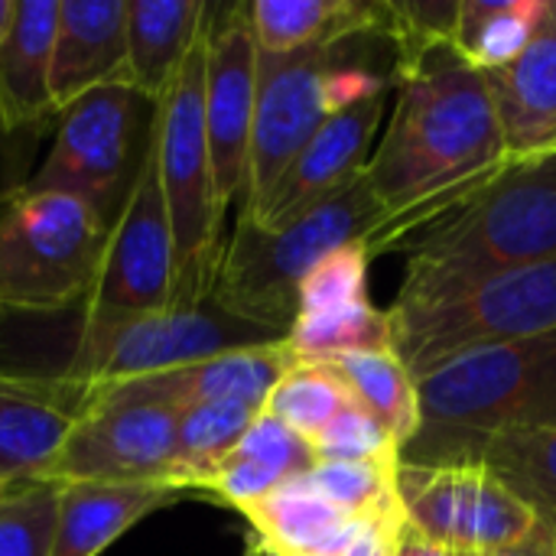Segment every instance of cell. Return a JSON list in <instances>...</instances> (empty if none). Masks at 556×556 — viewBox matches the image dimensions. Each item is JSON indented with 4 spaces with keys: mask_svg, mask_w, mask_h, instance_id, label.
<instances>
[{
    "mask_svg": "<svg viewBox=\"0 0 556 556\" xmlns=\"http://www.w3.org/2000/svg\"><path fill=\"white\" fill-rule=\"evenodd\" d=\"M508 160L485 75L450 49L430 55L397 81L391 124L365 169L388 215L371 254L394 251L410 231L463 205Z\"/></svg>",
    "mask_w": 556,
    "mask_h": 556,
    "instance_id": "6da1fadb",
    "label": "cell"
},
{
    "mask_svg": "<svg viewBox=\"0 0 556 556\" xmlns=\"http://www.w3.org/2000/svg\"><path fill=\"white\" fill-rule=\"evenodd\" d=\"M420 430L401 463H476L482 446L556 424V329L456 355L417 378Z\"/></svg>",
    "mask_w": 556,
    "mask_h": 556,
    "instance_id": "7a4b0ae2",
    "label": "cell"
},
{
    "mask_svg": "<svg viewBox=\"0 0 556 556\" xmlns=\"http://www.w3.org/2000/svg\"><path fill=\"white\" fill-rule=\"evenodd\" d=\"M404 283H456L556 257V153L508 160L479 192L410 231Z\"/></svg>",
    "mask_w": 556,
    "mask_h": 556,
    "instance_id": "3957f363",
    "label": "cell"
},
{
    "mask_svg": "<svg viewBox=\"0 0 556 556\" xmlns=\"http://www.w3.org/2000/svg\"><path fill=\"white\" fill-rule=\"evenodd\" d=\"M391 345L414 381L437 365L556 329V257L456 283H401Z\"/></svg>",
    "mask_w": 556,
    "mask_h": 556,
    "instance_id": "277c9868",
    "label": "cell"
},
{
    "mask_svg": "<svg viewBox=\"0 0 556 556\" xmlns=\"http://www.w3.org/2000/svg\"><path fill=\"white\" fill-rule=\"evenodd\" d=\"M384 225L388 215L365 173L339 195L280 231H261L238 218L215 270L212 300L244 323H254L274 336H287L296 319L303 277L329 251L349 241H368L371 248Z\"/></svg>",
    "mask_w": 556,
    "mask_h": 556,
    "instance_id": "5b68a950",
    "label": "cell"
},
{
    "mask_svg": "<svg viewBox=\"0 0 556 556\" xmlns=\"http://www.w3.org/2000/svg\"><path fill=\"white\" fill-rule=\"evenodd\" d=\"M212 16L156 108L153 150L166 218L173 231L176 303H199L212 296L215 270L225 251V212L218 208L215 199V176L205 134V55Z\"/></svg>",
    "mask_w": 556,
    "mask_h": 556,
    "instance_id": "8992f818",
    "label": "cell"
},
{
    "mask_svg": "<svg viewBox=\"0 0 556 556\" xmlns=\"http://www.w3.org/2000/svg\"><path fill=\"white\" fill-rule=\"evenodd\" d=\"M108 228L62 192L13 189L0 205V313L59 316L81 309Z\"/></svg>",
    "mask_w": 556,
    "mask_h": 556,
    "instance_id": "52a82bcc",
    "label": "cell"
},
{
    "mask_svg": "<svg viewBox=\"0 0 556 556\" xmlns=\"http://www.w3.org/2000/svg\"><path fill=\"white\" fill-rule=\"evenodd\" d=\"M156 108V101L130 85H111L78 98L59 114L46 163L20 189L72 195L111 231L153 147Z\"/></svg>",
    "mask_w": 556,
    "mask_h": 556,
    "instance_id": "ba28073f",
    "label": "cell"
},
{
    "mask_svg": "<svg viewBox=\"0 0 556 556\" xmlns=\"http://www.w3.org/2000/svg\"><path fill=\"white\" fill-rule=\"evenodd\" d=\"M397 498L410 531L453 556L551 551L547 521L482 463L397 469Z\"/></svg>",
    "mask_w": 556,
    "mask_h": 556,
    "instance_id": "9c48e42d",
    "label": "cell"
},
{
    "mask_svg": "<svg viewBox=\"0 0 556 556\" xmlns=\"http://www.w3.org/2000/svg\"><path fill=\"white\" fill-rule=\"evenodd\" d=\"M274 336L254 323L231 316L212 296L199 303H173L160 313H147L127 323H117L98 336L78 339L75 358L62 368V375L91 384H124L150 375H166L212 355L277 342Z\"/></svg>",
    "mask_w": 556,
    "mask_h": 556,
    "instance_id": "30bf717a",
    "label": "cell"
},
{
    "mask_svg": "<svg viewBox=\"0 0 556 556\" xmlns=\"http://www.w3.org/2000/svg\"><path fill=\"white\" fill-rule=\"evenodd\" d=\"M176 303V254L166 218V202L150 147L137 186L111 225L94 283L81 303L78 339L98 336L117 323L160 313Z\"/></svg>",
    "mask_w": 556,
    "mask_h": 556,
    "instance_id": "8fae6325",
    "label": "cell"
},
{
    "mask_svg": "<svg viewBox=\"0 0 556 556\" xmlns=\"http://www.w3.org/2000/svg\"><path fill=\"white\" fill-rule=\"evenodd\" d=\"M176 463V410L88 384L46 482H163Z\"/></svg>",
    "mask_w": 556,
    "mask_h": 556,
    "instance_id": "7c38bea8",
    "label": "cell"
},
{
    "mask_svg": "<svg viewBox=\"0 0 556 556\" xmlns=\"http://www.w3.org/2000/svg\"><path fill=\"white\" fill-rule=\"evenodd\" d=\"M349 42L316 46L293 55L257 52V108L238 212L254 208L296 160V153L313 140V134L332 117L326 101V72Z\"/></svg>",
    "mask_w": 556,
    "mask_h": 556,
    "instance_id": "4fadbf2b",
    "label": "cell"
},
{
    "mask_svg": "<svg viewBox=\"0 0 556 556\" xmlns=\"http://www.w3.org/2000/svg\"><path fill=\"white\" fill-rule=\"evenodd\" d=\"M257 108V46L244 16V3L215 10L205 55V134L215 176L218 208L244 195L251 127Z\"/></svg>",
    "mask_w": 556,
    "mask_h": 556,
    "instance_id": "5bb4252c",
    "label": "cell"
},
{
    "mask_svg": "<svg viewBox=\"0 0 556 556\" xmlns=\"http://www.w3.org/2000/svg\"><path fill=\"white\" fill-rule=\"evenodd\" d=\"M381 117L384 98L332 114L283 169V176L267 189V195L254 208L238 212V218L261 231H280L316 205L339 195L368 169L371 140Z\"/></svg>",
    "mask_w": 556,
    "mask_h": 556,
    "instance_id": "9a60e30c",
    "label": "cell"
},
{
    "mask_svg": "<svg viewBox=\"0 0 556 556\" xmlns=\"http://www.w3.org/2000/svg\"><path fill=\"white\" fill-rule=\"evenodd\" d=\"M88 407V384L68 375L0 368V479H49L72 427Z\"/></svg>",
    "mask_w": 556,
    "mask_h": 556,
    "instance_id": "2e32d148",
    "label": "cell"
},
{
    "mask_svg": "<svg viewBox=\"0 0 556 556\" xmlns=\"http://www.w3.org/2000/svg\"><path fill=\"white\" fill-rule=\"evenodd\" d=\"M293 365H296L293 352L287 349L283 339H277V342H264V345L231 349V352L212 355L205 362H195V365H186V368H176L166 375L108 384L104 391L153 401L176 414L186 407H195V404H212V401L241 404V407H251L261 414L270 391Z\"/></svg>",
    "mask_w": 556,
    "mask_h": 556,
    "instance_id": "e0dca14e",
    "label": "cell"
},
{
    "mask_svg": "<svg viewBox=\"0 0 556 556\" xmlns=\"http://www.w3.org/2000/svg\"><path fill=\"white\" fill-rule=\"evenodd\" d=\"M111 85H130L127 0H59L52 49L55 117L78 98Z\"/></svg>",
    "mask_w": 556,
    "mask_h": 556,
    "instance_id": "ac0fdd59",
    "label": "cell"
},
{
    "mask_svg": "<svg viewBox=\"0 0 556 556\" xmlns=\"http://www.w3.org/2000/svg\"><path fill=\"white\" fill-rule=\"evenodd\" d=\"M482 75L508 156L528 160L556 153V0H547L528 49L511 65Z\"/></svg>",
    "mask_w": 556,
    "mask_h": 556,
    "instance_id": "d6986e66",
    "label": "cell"
},
{
    "mask_svg": "<svg viewBox=\"0 0 556 556\" xmlns=\"http://www.w3.org/2000/svg\"><path fill=\"white\" fill-rule=\"evenodd\" d=\"M182 498L163 482H59L49 556H101L147 515Z\"/></svg>",
    "mask_w": 556,
    "mask_h": 556,
    "instance_id": "ffe728a7",
    "label": "cell"
},
{
    "mask_svg": "<svg viewBox=\"0 0 556 556\" xmlns=\"http://www.w3.org/2000/svg\"><path fill=\"white\" fill-rule=\"evenodd\" d=\"M241 518L261 556H342L371 518H352L319 495L306 476L283 482Z\"/></svg>",
    "mask_w": 556,
    "mask_h": 556,
    "instance_id": "44dd1931",
    "label": "cell"
},
{
    "mask_svg": "<svg viewBox=\"0 0 556 556\" xmlns=\"http://www.w3.org/2000/svg\"><path fill=\"white\" fill-rule=\"evenodd\" d=\"M59 0H16L0 46V127L20 130L52 117V49Z\"/></svg>",
    "mask_w": 556,
    "mask_h": 556,
    "instance_id": "7402d4cb",
    "label": "cell"
},
{
    "mask_svg": "<svg viewBox=\"0 0 556 556\" xmlns=\"http://www.w3.org/2000/svg\"><path fill=\"white\" fill-rule=\"evenodd\" d=\"M244 16L261 55L378 36V0H251Z\"/></svg>",
    "mask_w": 556,
    "mask_h": 556,
    "instance_id": "603a6c76",
    "label": "cell"
},
{
    "mask_svg": "<svg viewBox=\"0 0 556 556\" xmlns=\"http://www.w3.org/2000/svg\"><path fill=\"white\" fill-rule=\"evenodd\" d=\"M212 10L205 0H127L130 88L160 104Z\"/></svg>",
    "mask_w": 556,
    "mask_h": 556,
    "instance_id": "cb8c5ba5",
    "label": "cell"
},
{
    "mask_svg": "<svg viewBox=\"0 0 556 556\" xmlns=\"http://www.w3.org/2000/svg\"><path fill=\"white\" fill-rule=\"evenodd\" d=\"M326 365L345 381L352 397L394 437L404 453V446L420 430V397L417 381L401 355L394 349L349 352L326 358Z\"/></svg>",
    "mask_w": 556,
    "mask_h": 556,
    "instance_id": "d4e9b609",
    "label": "cell"
},
{
    "mask_svg": "<svg viewBox=\"0 0 556 556\" xmlns=\"http://www.w3.org/2000/svg\"><path fill=\"white\" fill-rule=\"evenodd\" d=\"M547 0H459L453 55L476 72L511 65L531 42Z\"/></svg>",
    "mask_w": 556,
    "mask_h": 556,
    "instance_id": "484cf974",
    "label": "cell"
},
{
    "mask_svg": "<svg viewBox=\"0 0 556 556\" xmlns=\"http://www.w3.org/2000/svg\"><path fill=\"white\" fill-rule=\"evenodd\" d=\"M261 414L241 404H195L176 414V463L166 476V485L186 498L195 485L241 443L248 427Z\"/></svg>",
    "mask_w": 556,
    "mask_h": 556,
    "instance_id": "4316f807",
    "label": "cell"
},
{
    "mask_svg": "<svg viewBox=\"0 0 556 556\" xmlns=\"http://www.w3.org/2000/svg\"><path fill=\"white\" fill-rule=\"evenodd\" d=\"M476 463L492 469L528 505H534L556 538V424L505 433L485 443Z\"/></svg>",
    "mask_w": 556,
    "mask_h": 556,
    "instance_id": "83f0119b",
    "label": "cell"
},
{
    "mask_svg": "<svg viewBox=\"0 0 556 556\" xmlns=\"http://www.w3.org/2000/svg\"><path fill=\"white\" fill-rule=\"evenodd\" d=\"M287 349L296 362H326L349 352H378L391 345V323L388 309H378L371 300L296 316L283 336Z\"/></svg>",
    "mask_w": 556,
    "mask_h": 556,
    "instance_id": "f1b7e54d",
    "label": "cell"
},
{
    "mask_svg": "<svg viewBox=\"0 0 556 556\" xmlns=\"http://www.w3.org/2000/svg\"><path fill=\"white\" fill-rule=\"evenodd\" d=\"M459 0H378V36L394 46V85L437 52H453Z\"/></svg>",
    "mask_w": 556,
    "mask_h": 556,
    "instance_id": "f546056e",
    "label": "cell"
},
{
    "mask_svg": "<svg viewBox=\"0 0 556 556\" xmlns=\"http://www.w3.org/2000/svg\"><path fill=\"white\" fill-rule=\"evenodd\" d=\"M355 397L326 362H296L270 391L261 414L280 420L309 446L332 424V417Z\"/></svg>",
    "mask_w": 556,
    "mask_h": 556,
    "instance_id": "4dcf8cb0",
    "label": "cell"
},
{
    "mask_svg": "<svg viewBox=\"0 0 556 556\" xmlns=\"http://www.w3.org/2000/svg\"><path fill=\"white\" fill-rule=\"evenodd\" d=\"M397 469L401 463H316L306 479L352 518H394L404 515L397 498Z\"/></svg>",
    "mask_w": 556,
    "mask_h": 556,
    "instance_id": "1f68e13d",
    "label": "cell"
},
{
    "mask_svg": "<svg viewBox=\"0 0 556 556\" xmlns=\"http://www.w3.org/2000/svg\"><path fill=\"white\" fill-rule=\"evenodd\" d=\"M59 482L23 479L0 495V556H49Z\"/></svg>",
    "mask_w": 556,
    "mask_h": 556,
    "instance_id": "d6a6232c",
    "label": "cell"
},
{
    "mask_svg": "<svg viewBox=\"0 0 556 556\" xmlns=\"http://www.w3.org/2000/svg\"><path fill=\"white\" fill-rule=\"evenodd\" d=\"M368 264H371L368 241H349V244L329 251L303 277L296 316L326 313V309H339V306L368 300Z\"/></svg>",
    "mask_w": 556,
    "mask_h": 556,
    "instance_id": "836d02e7",
    "label": "cell"
},
{
    "mask_svg": "<svg viewBox=\"0 0 556 556\" xmlns=\"http://www.w3.org/2000/svg\"><path fill=\"white\" fill-rule=\"evenodd\" d=\"M316 463H401L394 437L358 404L342 407L332 424L313 440Z\"/></svg>",
    "mask_w": 556,
    "mask_h": 556,
    "instance_id": "e575fe53",
    "label": "cell"
},
{
    "mask_svg": "<svg viewBox=\"0 0 556 556\" xmlns=\"http://www.w3.org/2000/svg\"><path fill=\"white\" fill-rule=\"evenodd\" d=\"M235 453L251 459V463H261L264 469L277 472L280 479H300L316 466L313 446L303 437H296L290 427H283L280 420H274L267 414H261L248 427V433L241 437Z\"/></svg>",
    "mask_w": 556,
    "mask_h": 556,
    "instance_id": "d590c367",
    "label": "cell"
},
{
    "mask_svg": "<svg viewBox=\"0 0 556 556\" xmlns=\"http://www.w3.org/2000/svg\"><path fill=\"white\" fill-rule=\"evenodd\" d=\"M404 531H407V515L371 518L362 528V534L342 551V556H397Z\"/></svg>",
    "mask_w": 556,
    "mask_h": 556,
    "instance_id": "8d00e7d4",
    "label": "cell"
},
{
    "mask_svg": "<svg viewBox=\"0 0 556 556\" xmlns=\"http://www.w3.org/2000/svg\"><path fill=\"white\" fill-rule=\"evenodd\" d=\"M397 556H450L446 551H440V547H433L430 541H424L417 531H410V525H407V531H404V538H401V547H397Z\"/></svg>",
    "mask_w": 556,
    "mask_h": 556,
    "instance_id": "74e56055",
    "label": "cell"
},
{
    "mask_svg": "<svg viewBox=\"0 0 556 556\" xmlns=\"http://www.w3.org/2000/svg\"><path fill=\"white\" fill-rule=\"evenodd\" d=\"M13 13H16V0H0V46L13 26Z\"/></svg>",
    "mask_w": 556,
    "mask_h": 556,
    "instance_id": "f35d334b",
    "label": "cell"
},
{
    "mask_svg": "<svg viewBox=\"0 0 556 556\" xmlns=\"http://www.w3.org/2000/svg\"><path fill=\"white\" fill-rule=\"evenodd\" d=\"M466 556H556V544L551 547V551H534V547H528V551H502V554H466Z\"/></svg>",
    "mask_w": 556,
    "mask_h": 556,
    "instance_id": "ab89813d",
    "label": "cell"
},
{
    "mask_svg": "<svg viewBox=\"0 0 556 556\" xmlns=\"http://www.w3.org/2000/svg\"><path fill=\"white\" fill-rule=\"evenodd\" d=\"M10 485H13V479H0V495H3V492H7Z\"/></svg>",
    "mask_w": 556,
    "mask_h": 556,
    "instance_id": "60d3db41",
    "label": "cell"
}]
</instances>
